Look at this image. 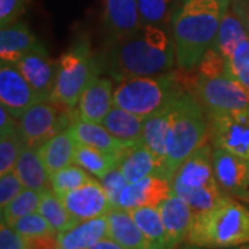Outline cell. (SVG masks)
<instances>
[{
    "label": "cell",
    "mask_w": 249,
    "mask_h": 249,
    "mask_svg": "<svg viewBox=\"0 0 249 249\" xmlns=\"http://www.w3.org/2000/svg\"><path fill=\"white\" fill-rule=\"evenodd\" d=\"M0 101L14 118L19 119L22 114L42 97L29 85L22 73L13 64L1 62L0 67Z\"/></svg>",
    "instance_id": "cell-12"
},
{
    "label": "cell",
    "mask_w": 249,
    "mask_h": 249,
    "mask_svg": "<svg viewBox=\"0 0 249 249\" xmlns=\"http://www.w3.org/2000/svg\"><path fill=\"white\" fill-rule=\"evenodd\" d=\"M186 241L196 248L220 249L249 242V206L224 196L204 212L194 213Z\"/></svg>",
    "instance_id": "cell-3"
},
{
    "label": "cell",
    "mask_w": 249,
    "mask_h": 249,
    "mask_svg": "<svg viewBox=\"0 0 249 249\" xmlns=\"http://www.w3.org/2000/svg\"><path fill=\"white\" fill-rule=\"evenodd\" d=\"M78 116L73 108H67L52 100L37 101L18 119L25 145L37 150L49 139L67 130Z\"/></svg>",
    "instance_id": "cell-8"
},
{
    "label": "cell",
    "mask_w": 249,
    "mask_h": 249,
    "mask_svg": "<svg viewBox=\"0 0 249 249\" xmlns=\"http://www.w3.org/2000/svg\"><path fill=\"white\" fill-rule=\"evenodd\" d=\"M14 172L21 180L24 188L29 190H49L50 175L46 170L43 160H40L37 150L25 145L18 157Z\"/></svg>",
    "instance_id": "cell-26"
},
{
    "label": "cell",
    "mask_w": 249,
    "mask_h": 249,
    "mask_svg": "<svg viewBox=\"0 0 249 249\" xmlns=\"http://www.w3.org/2000/svg\"><path fill=\"white\" fill-rule=\"evenodd\" d=\"M194 97L205 112L222 114L249 108V90L230 73L217 78L199 76Z\"/></svg>",
    "instance_id": "cell-10"
},
{
    "label": "cell",
    "mask_w": 249,
    "mask_h": 249,
    "mask_svg": "<svg viewBox=\"0 0 249 249\" xmlns=\"http://www.w3.org/2000/svg\"><path fill=\"white\" fill-rule=\"evenodd\" d=\"M118 166L129 183L139 181L151 175H157L155 160L144 140L132 142L121 157Z\"/></svg>",
    "instance_id": "cell-25"
},
{
    "label": "cell",
    "mask_w": 249,
    "mask_h": 249,
    "mask_svg": "<svg viewBox=\"0 0 249 249\" xmlns=\"http://www.w3.org/2000/svg\"><path fill=\"white\" fill-rule=\"evenodd\" d=\"M70 129L72 130V134L78 142L94 147V148L107 152V154H112L118 158V160H121L126 148L132 144V142L118 140L115 136L109 133L103 124L83 121L79 116H76L73 119Z\"/></svg>",
    "instance_id": "cell-18"
},
{
    "label": "cell",
    "mask_w": 249,
    "mask_h": 249,
    "mask_svg": "<svg viewBox=\"0 0 249 249\" xmlns=\"http://www.w3.org/2000/svg\"><path fill=\"white\" fill-rule=\"evenodd\" d=\"M103 22L111 36L130 34L142 27L137 0H104Z\"/></svg>",
    "instance_id": "cell-19"
},
{
    "label": "cell",
    "mask_w": 249,
    "mask_h": 249,
    "mask_svg": "<svg viewBox=\"0 0 249 249\" xmlns=\"http://www.w3.org/2000/svg\"><path fill=\"white\" fill-rule=\"evenodd\" d=\"M170 194V180L151 175L139 181L127 183L119 196L116 208H124L129 211L139 206H160Z\"/></svg>",
    "instance_id": "cell-15"
},
{
    "label": "cell",
    "mask_w": 249,
    "mask_h": 249,
    "mask_svg": "<svg viewBox=\"0 0 249 249\" xmlns=\"http://www.w3.org/2000/svg\"><path fill=\"white\" fill-rule=\"evenodd\" d=\"M101 68V60L96 58L89 39L86 36L78 37L58 60L57 79L50 100L67 108L76 107L82 93L97 78Z\"/></svg>",
    "instance_id": "cell-7"
},
{
    "label": "cell",
    "mask_w": 249,
    "mask_h": 249,
    "mask_svg": "<svg viewBox=\"0 0 249 249\" xmlns=\"http://www.w3.org/2000/svg\"><path fill=\"white\" fill-rule=\"evenodd\" d=\"M106 216L108 222V237L124 245L126 249H150L145 237L127 209L112 208Z\"/></svg>",
    "instance_id": "cell-23"
},
{
    "label": "cell",
    "mask_w": 249,
    "mask_h": 249,
    "mask_svg": "<svg viewBox=\"0 0 249 249\" xmlns=\"http://www.w3.org/2000/svg\"><path fill=\"white\" fill-rule=\"evenodd\" d=\"M206 119L212 145L249 162V108L222 114L206 112Z\"/></svg>",
    "instance_id": "cell-9"
},
{
    "label": "cell",
    "mask_w": 249,
    "mask_h": 249,
    "mask_svg": "<svg viewBox=\"0 0 249 249\" xmlns=\"http://www.w3.org/2000/svg\"><path fill=\"white\" fill-rule=\"evenodd\" d=\"M57 249H61V248H58V245H57Z\"/></svg>",
    "instance_id": "cell-47"
},
{
    "label": "cell",
    "mask_w": 249,
    "mask_h": 249,
    "mask_svg": "<svg viewBox=\"0 0 249 249\" xmlns=\"http://www.w3.org/2000/svg\"><path fill=\"white\" fill-rule=\"evenodd\" d=\"M10 227H13L18 234H21L25 240L34 238H43V237H55L57 232L54 231L50 223L45 219L43 214L39 212H34L27 216L19 217L13 223Z\"/></svg>",
    "instance_id": "cell-36"
},
{
    "label": "cell",
    "mask_w": 249,
    "mask_h": 249,
    "mask_svg": "<svg viewBox=\"0 0 249 249\" xmlns=\"http://www.w3.org/2000/svg\"><path fill=\"white\" fill-rule=\"evenodd\" d=\"M27 0H0V25L1 28L18 21L24 13Z\"/></svg>",
    "instance_id": "cell-41"
},
{
    "label": "cell",
    "mask_w": 249,
    "mask_h": 249,
    "mask_svg": "<svg viewBox=\"0 0 249 249\" xmlns=\"http://www.w3.org/2000/svg\"><path fill=\"white\" fill-rule=\"evenodd\" d=\"M60 198L68 212L78 222L106 216L112 209L106 190L101 183L94 178H90L86 184L72 190Z\"/></svg>",
    "instance_id": "cell-14"
},
{
    "label": "cell",
    "mask_w": 249,
    "mask_h": 249,
    "mask_svg": "<svg viewBox=\"0 0 249 249\" xmlns=\"http://www.w3.org/2000/svg\"><path fill=\"white\" fill-rule=\"evenodd\" d=\"M76 145L78 142L73 137L71 129L68 127L67 130L49 139L43 145L37 148V154L40 160H43L49 175H53L54 172L71 165V162H73Z\"/></svg>",
    "instance_id": "cell-24"
},
{
    "label": "cell",
    "mask_w": 249,
    "mask_h": 249,
    "mask_svg": "<svg viewBox=\"0 0 249 249\" xmlns=\"http://www.w3.org/2000/svg\"><path fill=\"white\" fill-rule=\"evenodd\" d=\"M90 249H126L124 245H121L119 242L112 240L111 237H106L101 241H98L97 244H94Z\"/></svg>",
    "instance_id": "cell-45"
},
{
    "label": "cell",
    "mask_w": 249,
    "mask_h": 249,
    "mask_svg": "<svg viewBox=\"0 0 249 249\" xmlns=\"http://www.w3.org/2000/svg\"><path fill=\"white\" fill-rule=\"evenodd\" d=\"M230 6L231 0H178L169 24L178 68L198 67L216 45L223 13Z\"/></svg>",
    "instance_id": "cell-2"
},
{
    "label": "cell",
    "mask_w": 249,
    "mask_h": 249,
    "mask_svg": "<svg viewBox=\"0 0 249 249\" xmlns=\"http://www.w3.org/2000/svg\"><path fill=\"white\" fill-rule=\"evenodd\" d=\"M212 152V142H205L178 166L170 178L172 193L186 201L194 213L212 208L224 196L214 176Z\"/></svg>",
    "instance_id": "cell-5"
},
{
    "label": "cell",
    "mask_w": 249,
    "mask_h": 249,
    "mask_svg": "<svg viewBox=\"0 0 249 249\" xmlns=\"http://www.w3.org/2000/svg\"><path fill=\"white\" fill-rule=\"evenodd\" d=\"M114 104V85L108 78H96L78 101V116L83 121L101 124Z\"/></svg>",
    "instance_id": "cell-16"
},
{
    "label": "cell",
    "mask_w": 249,
    "mask_h": 249,
    "mask_svg": "<svg viewBox=\"0 0 249 249\" xmlns=\"http://www.w3.org/2000/svg\"><path fill=\"white\" fill-rule=\"evenodd\" d=\"M25 147L19 129L0 136V175L13 172L18 157Z\"/></svg>",
    "instance_id": "cell-35"
},
{
    "label": "cell",
    "mask_w": 249,
    "mask_h": 249,
    "mask_svg": "<svg viewBox=\"0 0 249 249\" xmlns=\"http://www.w3.org/2000/svg\"><path fill=\"white\" fill-rule=\"evenodd\" d=\"M208 140V119L204 107L193 94L183 93L170 106L165 178L170 180L178 166Z\"/></svg>",
    "instance_id": "cell-4"
},
{
    "label": "cell",
    "mask_w": 249,
    "mask_h": 249,
    "mask_svg": "<svg viewBox=\"0 0 249 249\" xmlns=\"http://www.w3.org/2000/svg\"><path fill=\"white\" fill-rule=\"evenodd\" d=\"M212 162L216 180L224 194L249 205V162L235 154L213 147Z\"/></svg>",
    "instance_id": "cell-11"
},
{
    "label": "cell",
    "mask_w": 249,
    "mask_h": 249,
    "mask_svg": "<svg viewBox=\"0 0 249 249\" xmlns=\"http://www.w3.org/2000/svg\"><path fill=\"white\" fill-rule=\"evenodd\" d=\"M144 119L145 118L132 114L124 108L114 106L109 109V112L104 118L101 124L112 136H115L118 140L134 142L142 140Z\"/></svg>",
    "instance_id": "cell-27"
},
{
    "label": "cell",
    "mask_w": 249,
    "mask_h": 249,
    "mask_svg": "<svg viewBox=\"0 0 249 249\" xmlns=\"http://www.w3.org/2000/svg\"><path fill=\"white\" fill-rule=\"evenodd\" d=\"M46 190H29L24 188L7 206L1 208V223L11 226L22 216L39 211V204Z\"/></svg>",
    "instance_id": "cell-32"
},
{
    "label": "cell",
    "mask_w": 249,
    "mask_h": 249,
    "mask_svg": "<svg viewBox=\"0 0 249 249\" xmlns=\"http://www.w3.org/2000/svg\"><path fill=\"white\" fill-rule=\"evenodd\" d=\"M29 249H57V235L27 240Z\"/></svg>",
    "instance_id": "cell-44"
},
{
    "label": "cell",
    "mask_w": 249,
    "mask_h": 249,
    "mask_svg": "<svg viewBox=\"0 0 249 249\" xmlns=\"http://www.w3.org/2000/svg\"><path fill=\"white\" fill-rule=\"evenodd\" d=\"M129 212L145 237L150 249H168L166 231L158 206H139L129 209Z\"/></svg>",
    "instance_id": "cell-28"
},
{
    "label": "cell",
    "mask_w": 249,
    "mask_h": 249,
    "mask_svg": "<svg viewBox=\"0 0 249 249\" xmlns=\"http://www.w3.org/2000/svg\"><path fill=\"white\" fill-rule=\"evenodd\" d=\"M176 62V50L163 28L142 25L130 34L111 36L101 67L114 79L152 76L170 72Z\"/></svg>",
    "instance_id": "cell-1"
},
{
    "label": "cell",
    "mask_w": 249,
    "mask_h": 249,
    "mask_svg": "<svg viewBox=\"0 0 249 249\" xmlns=\"http://www.w3.org/2000/svg\"><path fill=\"white\" fill-rule=\"evenodd\" d=\"M158 209L166 231L168 249H173L181 241L186 240L194 217V211L175 193H172L158 206Z\"/></svg>",
    "instance_id": "cell-17"
},
{
    "label": "cell",
    "mask_w": 249,
    "mask_h": 249,
    "mask_svg": "<svg viewBox=\"0 0 249 249\" xmlns=\"http://www.w3.org/2000/svg\"><path fill=\"white\" fill-rule=\"evenodd\" d=\"M100 183H101L103 188L106 190L108 199H109V202L112 205V208H116L121 193L124 191L126 184L129 183L124 178L122 170L119 169V166H114L112 169L108 170L104 176L100 178Z\"/></svg>",
    "instance_id": "cell-39"
},
{
    "label": "cell",
    "mask_w": 249,
    "mask_h": 249,
    "mask_svg": "<svg viewBox=\"0 0 249 249\" xmlns=\"http://www.w3.org/2000/svg\"><path fill=\"white\" fill-rule=\"evenodd\" d=\"M227 71L249 90V36L241 40L227 58Z\"/></svg>",
    "instance_id": "cell-37"
},
{
    "label": "cell",
    "mask_w": 249,
    "mask_h": 249,
    "mask_svg": "<svg viewBox=\"0 0 249 249\" xmlns=\"http://www.w3.org/2000/svg\"><path fill=\"white\" fill-rule=\"evenodd\" d=\"M37 212L45 216L46 220L50 223V226L57 234L70 230L78 223V220L68 212L61 198L55 196L52 188L46 190L43 193Z\"/></svg>",
    "instance_id": "cell-30"
},
{
    "label": "cell",
    "mask_w": 249,
    "mask_h": 249,
    "mask_svg": "<svg viewBox=\"0 0 249 249\" xmlns=\"http://www.w3.org/2000/svg\"><path fill=\"white\" fill-rule=\"evenodd\" d=\"M24 190L17 173L13 170L0 178V208H4Z\"/></svg>",
    "instance_id": "cell-40"
},
{
    "label": "cell",
    "mask_w": 249,
    "mask_h": 249,
    "mask_svg": "<svg viewBox=\"0 0 249 249\" xmlns=\"http://www.w3.org/2000/svg\"><path fill=\"white\" fill-rule=\"evenodd\" d=\"M220 249H249L248 244H242V245H237V247H230V248H220Z\"/></svg>",
    "instance_id": "cell-46"
},
{
    "label": "cell",
    "mask_w": 249,
    "mask_h": 249,
    "mask_svg": "<svg viewBox=\"0 0 249 249\" xmlns=\"http://www.w3.org/2000/svg\"><path fill=\"white\" fill-rule=\"evenodd\" d=\"M73 163L79 165L85 170L90 172L93 176L100 178L101 176H104L108 170L112 169L114 166H118L119 160L112 154H107L94 147L78 142L76 150H75V157H73Z\"/></svg>",
    "instance_id": "cell-31"
},
{
    "label": "cell",
    "mask_w": 249,
    "mask_h": 249,
    "mask_svg": "<svg viewBox=\"0 0 249 249\" xmlns=\"http://www.w3.org/2000/svg\"><path fill=\"white\" fill-rule=\"evenodd\" d=\"M245 37H248L245 25H244L240 16L235 13V10L232 9V6H230L223 13L222 19H220L216 46L219 47L223 55L226 58H229L237 45Z\"/></svg>",
    "instance_id": "cell-29"
},
{
    "label": "cell",
    "mask_w": 249,
    "mask_h": 249,
    "mask_svg": "<svg viewBox=\"0 0 249 249\" xmlns=\"http://www.w3.org/2000/svg\"><path fill=\"white\" fill-rule=\"evenodd\" d=\"M88 170L79 165H68L50 175V187L55 196H62L78 187L86 184L90 180Z\"/></svg>",
    "instance_id": "cell-34"
},
{
    "label": "cell",
    "mask_w": 249,
    "mask_h": 249,
    "mask_svg": "<svg viewBox=\"0 0 249 249\" xmlns=\"http://www.w3.org/2000/svg\"><path fill=\"white\" fill-rule=\"evenodd\" d=\"M39 45L25 22L16 21L0 31V60L16 65L28 52Z\"/></svg>",
    "instance_id": "cell-21"
},
{
    "label": "cell",
    "mask_w": 249,
    "mask_h": 249,
    "mask_svg": "<svg viewBox=\"0 0 249 249\" xmlns=\"http://www.w3.org/2000/svg\"><path fill=\"white\" fill-rule=\"evenodd\" d=\"M183 94L172 72L152 76H133L118 80L114 106L147 118L168 107Z\"/></svg>",
    "instance_id": "cell-6"
},
{
    "label": "cell",
    "mask_w": 249,
    "mask_h": 249,
    "mask_svg": "<svg viewBox=\"0 0 249 249\" xmlns=\"http://www.w3.org/2000/svg\"><path fill=\"white\" fill-rule=\"evenodd\" d=\"M16 67L42 100L52 98L57 79L58 61L55 62L50 58L45 46L39 43L35 49L28 52L16 64Z\"/></svg>",
    "instance_id": "cell-13"
},
{
    "label": "cell",
    "mask_w": 249,
    "mask_h": 249,
    "mask_svg": "<svg viewBox=\"0 0 249 249\" xmlns=\"http://www.w3.org/2000/svg\"><path fill=\"white\" fill-rule=\"evenodd\" d=\"M0 249H29L28 241L7 224L0 226Z\"/></svg>",
    "instance_id": "cell-42"
},
{
    "label": "cell",
    "mask_w": 249,
    "mask_h": 249,
    "mask_svg": "<svg viewBox=\"0 0 249 249\" xmlns=\"http://www.w3.org/2000/svg\"><path fill=\"white\" fill-rule=\"evenodd\" d=\"M178 0H137L142 25L169 27Z\"/></svg>",
    "instance_id": "cell-33"
},
{
    "label": "cell",
    "mask_w": 249,
    "mask_h": 249,
    "mask_svg": "<svg viewBox=\"0 0 249 249\" xmlns=\"http://www.w3.org/2000/svg\"><path fill=\"white\" fill-rule=\"evenodd\" d=\"M198 71L201 76L205 78H217L223 75H229L227 71V58L219 50V47L214 45L204 54L201 62L198 64Z\"/></svg>",
    "instance_id": "cell-38"
},
{
    "label": "cell",
    "mask_w": 249,
    "mask_h": 249,
    "mask_svg": "<svg viewBox=\"0 0 249 249\" xmlns=\"http://www.w3.org/2000/svg\"><path fill=\"white\" fill-rule=\"evenodd\" d=\"M231 6L242 19L249 36V0H231Z\"/></svg>",
    "instance_id": "cell-43"
},
{
    "label": "cell",
    "mask_w": 249,
    "mask_h": 249,
    "mask_svg": "<svg viewBox=\"0 0 249 249\" xmlns=\"http://www.w3.org/2000/svg\"><path fill=\"white\" fill-rule=\"evenodd\" d=\"M108 237L107 216L78 222L67 231L57 234V245L61 249H90Z\"/></svg>",
    "instance_id": "cell-22"
},
{
    "label": "cell",
    "mask_w": 249,
    "mask_h": 249,
    "mask_svg": "<svg viewBox=\"0 0 249 249\" xmlns=\"http://www.w3.org/2000/svg\"><path fill=\"white\" fill-rule=\"evenodd\" d=\"M170 106L172 104L162 108L152 115L147 116L144 119V130H142V140L154 157L157 175L162 178H165L166 133H168V124H169Z\"/></svg>",
    "instance_id": "cell-20"
}]
</instances>
